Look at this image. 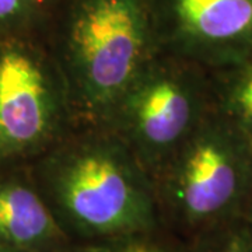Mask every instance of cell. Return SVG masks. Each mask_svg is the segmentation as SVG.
<instances>
[{
	"label": "cell",
	"mask_w": 252,
	"mask_h": 252,
	"mask_svg": "<svg viewBox=\"0 0 252 252\" xmlns=\"http://www.w3.org/2000/svg\"><path fill=\"white\" fill-rule=\"evenodd\" d=\"M139 234L118 238V243L99 252H167L161 245L152 243L146 238L137 237Z\"/></svg>",
	"instance_id": "cell-10"
},
{
	"label": "cell",
	"mask_w": 252,
	"mask_h": 252,
	"mask_svg": "<svg viewBox=\"0 0 252 252\" xmlns=\"http://www.w3.org/2000/svg\"><path fill=\"white\" fill-rule=\"evenodd\" d=\"M195 252H252V224L235 216L206 230Z\"/></svg>",
	"instance_id": "cell-8"
},
{
	"label": "cell",
	"mask_w": 252,
	"mask_h": 252,
	"mask_svg": "<svg viewBox=\"0 0 252 252\" xmlns=\"http://www.w3.org/2000/svg\"><path fill=\"white\" fill-rule=\"evenodd\" d=\"M0 252H24V251H20V250L13 248V247L4 245V244H0Z\"/></svg>",
	"instance_id": "cell-12"
},
{
	"label": "cell",
	"mask_w": 252,
	"mask_h": 252,
	"mask_svg": "<svg viewBox=\"0 0 252 252\" xmlns=\"http://www.w3.org/2000/svg\"><path fill=\"white\" fill-rule=\"evenodd\" d=\"M64 223L83 237L124 238L154 221L152 199L118 154L89 149L73 156L55 182Z\"/></svg>",
	"instance_id": "cell-2"
},
{
	"label": "cell",
	"mask_w": 252,
	"mask_h": 252,
	"mask_svg": "<svg viewBox=\"0 0 252 252\" xmlns=\"http://www.w3.org/2000/svg\"><path fill=\"white\" fill-rule=\"evenodd\" d=\"M156 38L150 0H72L64 42L84 95L108 105L140 77Z\"/></svg>",
	"instance_id": "cell-1"
},
{
	"label": "cell",
	"mask_w": 252,
	"mask_h": 252,
	"mask_svg": "<svg viewBox=\"0 0 252 252\" xmlns=\"http://www.w3.org/2000/svg\"><path fill=\"white\" fill-rule=\"evenodd\" d=\"M244 217H245V219H247V220H248V221L252 224V203H251V206H250V209L247 210V213H245V216Z\"/></svg>",
	"instance_id": "cell-13"
},
{
	"label": "cell",
	"mask_w": 252,
	"mask_h": 252,
	"mask_svg": "<svg viewBox=\"0 0 252 252\" xmlns=\"http://www.w3.org/2000/svg\"><path fill=\"white\" fill-rule=\"evenodd\" d=\"M156 35L192 49H221L252 39V0H150Z\"/></svg>",
	"instance_id": "cell-4"
},
{
	"label": "cell",
	"mask_w": 252,
	"mask_h": 252,
	"mask_svg": "<svg viewBox=\"0 0 252 252\" xmlns=\"http://www.w3.org/2000/svg\"><path fill=\"white\" fill-rule=\"evenodd\" d=\"M45 0H0V23L26 17Z\"/></svg>",
	"instance_id": "cell-9"
},
{
	"label": "cell",
	"mask_w": 252,
	"mask_h": 252,
	"mask_svg": "<svg viewBox=\"0 0 252 252\" xmlns=\"http://www.w3.org/2000/svg\"><path fill=\"white\" fill-rule=\"evenodd\" d=\"M51 95L36 62L20 49L0 54V150L17 152L45 135Z\"/></svg>",
	"instance_id": "cell-5"
},
{
	"label": "cell",
	"mask_w": 252,
	"mask_h": 252,
	"mask_svg": "<svg viewBox=\"0 0 252 252\" xmlns=\"http://www.w3.org/2000/svg\"><path fill=\"white\" fill-rule=\"evenodd\" d=\"M59 234L58 221L35 192L0 182V244L28 252L52 244Z\"/></svg>",
	"instance_id": "cell-7"
},
{
	"label": "cell",
	"mask_w": 252,
	"mask_h": 252,
	"mask_svg": "<svg viewBox=\"0 0 252 252\" xmlns=\"http://www.w3.org/2000/svg\"><path fill=\"white\" fill-rule=\"evenodd\" d=\"M126 95L130 127L143 146L161 150L185 135L193 104L180 80L167 74L139 77Z\"/></svg>",
	"instance_id": "cell-6"
},
{
	"label": "cell",
	"mask_w": 252,
	"mask_h": 252,
	"mask_svg": "<svg viewBox=\"0 0 252 252\" xmlns=\"http://www.w3.org/2000/svg\"><path fill=\"white\" fill-rule=\"evenodd\" d=\"M243 192V164L224 136L206 133L190 144L174 195L178 212L188 224L207 230L238 216Z\"/></svg>",
	"instance_id": "cell-3"
},
{
	"label": "cell",
	"mask_w": 252,
	"mask_h": 252,
	"mask_svg": "<svg viewBox=\"0 0 252 252\" xmlns=\"http://www.w3.org/2000/svg\"><path fill=\"white\" fill-rule=\"evenodd\" d=\"M237 105L245 121L252 126V73L243 81L237 91Z\"/></svg>",
	"instance_id": "cell-11"
}]
</instances>
